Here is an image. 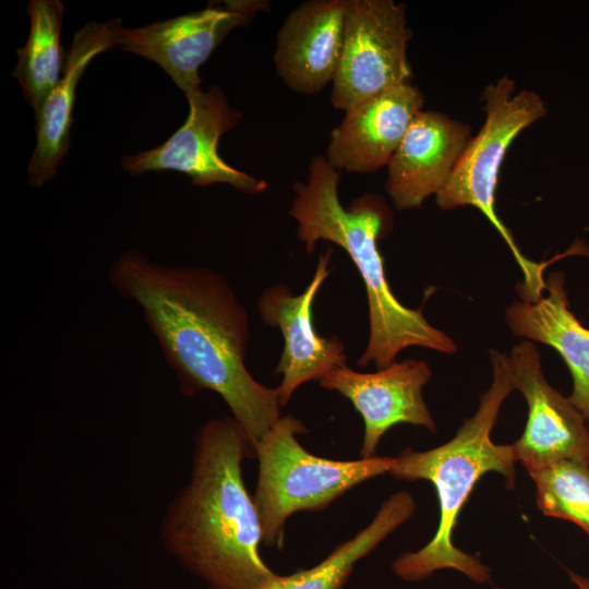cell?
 Wrapping results in <instances>:
<instances>
[{
    "mask_svg": "<svg viewBox=\"0 0 589 589\" xmlns=\"http://www.w3.org/2000/svg\"><path fill=\"white\" fill-rule=\"evenodd\" d=\"M515 91L516 84L508 75L484 88L481 96L484 123L467 143L452 177L435 200L444 211L472 206L484 215L505 240L522 272V281L517 286L521 299L536 301L543 294V271L551 261L536 263L528 260L495 211L498 173L508 147L522 130L546 115L539 94Z\"/></svg>",
    "mask_w": 589,
    "mask_h": 589,
    "instance_id": "cell-6",
    "label": "cell"
},
{
    "mask_svg": "<svg viewBox=\"0 0 589 589\" xmlns=\"http://www.w3.org/2000/svg\"><path fill=\"white\" fill-rule=\"evenodd\" d=\"M544 291L537 301L513 302L505 320L515 336L546 345L563 358L573 378L568 399L589 425V328L569 309L562 272L549 275Z\"/></svg>",
    "mask_w": 589,
    "mask_h": 589,
    "instance_id": "cell-17",
    "label": "cell"
},
{
    "mask_svg": "<svg viewBox=\"0 0 589 589\" xmlns=\"http://www.w3.org/2000/svg\"><path fill=\"white\" fill-rule=\"evenodd\" d=\"M513 389L528 405L525 431L513 444L528 472L567 460L589 464V425L580 411L544 377L541 356L529 340L515 345L508 356Z\"/></svg>",
    "mask_w": 589,
    "mask_h": 589,
    "instance_id": "cell-10",
    "label": "cell"
},
{
    "mask_svg": "<svg viewBox=\"0 0 589 589\" xmlns=\"http://www.w3.org/2000/svg\"><path fill=\"white\" fill-rule=\"evenodd\" d=\"M432 376L429 364L407 359L372 373H361L348 365L335 368L320 381L351 401L364 422L361 458L373 457L387 430L410 423L436 431V424L423 400L422 387Z\"/></svg>",
    "mask_w": 589,
    "mask_h": 589,
    "instance_id": "cell-12",
    "label": "cell"
},
{
    "mask_svg": "<svg viewBox=\"0 0 589 589\" xmlns=\"http://www.w3.org/2000/svg\"><path fill=\"white\" fill-rule=\"evenodd\" d=\"M528 473L539 509L577 525L589 537V464L567 459Z\"/></svg>",
    "mask_w": 589,
    "mask_h": 589,
    "instance_id": "cell-20",
    "label": "cell"
},
{
    "mask_svg": "<svg viewBox=\"0 0 589 589\" xmlns=\"http://www.w3.org/2000/svg\"><path fill=\"white\" fill-rule=\"evenodd\" d=\"M115 290L136 303L185 394L217 393L253 450L279 420L276 388L245 366L250 321L228 281L199 266H167L135 250L109 268Z\"/></svg>",
    "mask_w": 589,
    "mask_h": 589,
    "instance_id": "cell-1",
    "label": "cell"
},
{
    "mask_svg": "<svg viewBox=\"0 0 589 589\" xmlns=\"http://www.w3.org/2000/svg\"><path fill=\"white\" fill-rule=\"evenodd\" d=\"M423 104L422 92L411 83L359 103L332 130L326 160L349 173L374 172L387 166Z\"/></svg>",
    "mask_w": 589,
    "mask_h": 589,
    "instance_id": "cell-14",
    "label": "cell"
},
{
    "mask_svg": "<svg viewBox=\"0 0 589 589\" xmlns=\"http://www.w3.org/2000/svg\"><path fill=\"white\" fill-rule=\"evenodd\" d=\"M340 173L325 156H314L306 180L293 184L289 214L306 253H312L321 240L333 242L349 255L363 280L370 334L358 365L373 362L377 370L387 368L402 349L412 346L453 354L457 350L455 341L432 326L420 310L401 304L390 290L377 248V240L393 225L385 200L369 193L345 207L338 193Z\"/></svg>",
    "mask_w": 589,
    "mask_h": 589,
    "instance_id": "cell-3",
    "label": "cell"
},
{
    "mask_svg": "<svg viewBox=\"0 0 589 589\" xmlns=\"http://www.w3.org/2000/svg\"><path fill=\"white\" fill-rule=\"evenodd\" d=\"M490 357L493 380L480 397L476 413L464 421L447 443L425 452L405 449L395 457L389 470L396 479L430 481L440 505L438 527L431 541L418 551L401 554L393 563L395 574L405 580H422L441 569L457 570L479 585L491 579L488 565L453 542L458 515L484 473L498 472L505 478L507 489L515 486L517 457L513 444L498 445L491 440L501 406L513 390L508 356L491 349Z\"/></svg>",
    "mask_w": 589,
    "mask_h": 589,
    "instance_id": "cell-4",
    "label": "cell"
},
{
    "mask_svg": "<svg viewBox=\"0 0 589 589\" xmlns=\"http://www.w3.org/2000/svg\"><path fill=\"white\" fill-rule=\"evenodd\" d=\"M348 0H308L285 19L274 65L291 91L303 95L333 83L341 58Z\"/></svg>",
    "mask_w": 589,
    "mask_h": 589,
    "instance_id": "cell-15",
    "label": "cell"
},
{
    "mask_svg": "<svg viewBox=\"0 0 589 589\" xmlns=\"http://www.w3.org/2000/svg\"><path fill=\"white\" fill-rule=\"evenodd\" d=\"M254 453L233 418L200 431L191 482L171 513V549L214 589H262L276 575L260 555L262 529L242 478Z\"/></svg>",
    "mask_w": 589,
    "mask_h": 589,
    "instance_id": "cell-2",
    "label": "cell"
},
{
    "mask_svg": "<svg viewBox=\"0 0 589 589\" xmlns=\"http://www.w3.org/2000/svg\"><path fill=\"white\" fill-rule=\"evenodd\" d=\"M568 573H569L572 581L577 586L578 589H589V579L587 577L580 576L570 570Z\"/></svg>",
    "mask_w": 589,
    "mask_h": 589,
    "instance_id": "cell-21",
    "label": "cell"
},
{
    "mask_svg": "<svg viewBox=\"0 0 589 589\" xmlns=\"http://www.w3.org/2000/svg\"><path fill=\"white\" fill-rule=\"evenodd\" d=\"M120 19L88 22L73 36L62 76L36 117L37 142L29 159L28 183L40 188L56 173L70 147V129L76 87L88 63L99 53L118 45Z\"/></svg>",
    "mask_w": 589,
    "mask_h": 589,
    "instance_id": "cell-16",
    "label": "cell"
},
{
    "mask_svg": "<svg viewBox=\"0 0 589 589\" xmlns=\"http://www.w3.org/2000/svg\"><path fill=\"white\" fill-rule=\"evenodd\" d=\"M414 509V501L408 492L395 493L363 530L337 546L318 565L288 576L276 575L262 589H339L354 564L404 524Z\"/></svg>",
    "mask_w": 589,
    "mask_h": 589,
    "instance_id": "cell-18",
    "label": "cell"
},
{
    "mask_svg": "<svg viewBox=\"0 0 589 589\" xmlns=\"http://www.w3.org/2000/svg\"><path fill=\"white\" fill-rule=\"evenodd\" d=\"M410 38L404 3L348 0L342 52L332 83L334 108L346 112L370 97L411 83Z\"/></svg>",
    "mask_w": 589,
    "mask_h": 589,
    "instance_id": "cell-7",
    "label": "cell"
},
{
    "mask_svg": "<svg viewBox=\"0 0 589 589\" xmlns=\"http://www.w3.org/2000/svg\"><path fill=\"white\" fill-rule=\"evenodd\" d=\"M470 127L438 111H419L387 164L385 189L399 211L420 207L446 185L470 140Z\"/></svg>",
    "mask_w": 589,
    "mask_h": 589,
    "instance_id": "cell-13",
    "label": "cell"
},
{
    "mask_svg": "<svg viewBox=\"0 0 589 589\" xmlns=\"http://www.w3.org/2000/svg\"><path fill=\"white\" fill-rule=\"evenodd\" d=\"M269 9L266 0H225L163 22L119 31L122 50L156 62L189 97L201 91L199 70L226 36Z\"/></svg>",
    "mask_w": 589,
    "mask_h": 589,
    "instance_id": "cell-9",
    "label": "cell"
},
{
    "mask_svg": "<svg viewBox=\"0 0 589 589\" xmlns=\"http://www.w3.org/2000/svg\"><path fill=\"white\" fill-rule=\"evenodd\" d=\"M187 99L189 113L184 123L159 146L124 156L123 168L133 176L148 171L182 172L196 187L224 183L247 194L266 191L265 180L231 167L219 156L220 136L242 119V113L230 107L223 89L212 85Z\"/></svg>",
    "mask_w": 589,
    "mask_h": 589,
    "instance_id": "cell-8",
    "label": "cell"
},
{
    "mask_svg": "<svg viewBox=\"0 0 589 589\" xmlns=\"http://www.w3.org/2000/svg\"><path fill=\"white\" fill-rule=\"evenodd\" d=\"M333 250L320 255L312 280L300 294L294 296L285 285L265 289L257 299L262 321L277 327L284 348L275 373L281 375L276 387L280 407L288 404L296 389L309 382L320 381L335 368L347 365L345 346L337 338L316 333L312 306L324 280L329 276Z\"/></svg>",
    "mask_w": 589,
    "mask_h": 589,
    "instance_id": "cell-11",
    "label": "cell"
},
{
    "mask_svg": "<svg viewBox=\"0 0 589 589\" xmlns=\"http://www.w3.org/2000/svg\"><path fill=\"white\" fill-rule=\"evenodd\" d=\"M303 423L280 417L254 447L259 477L253 497L262 540L280 548L285 524L298 510H320L356 485L389 472L395 457L332 460L315 456L299 443Z\"/></svg>",
    "mask_w": 589,
    "mask_h": 589,
    "instance_id": "cell-5",
    "label": "cell"
},
{
    "mask_svg": "<svg viewBox=\"0 0 589 589\" xmlns=\"http://www.w3.org/2000/svg\"><path fill=\"white\" fill-rule=\"evenodd\" d=\"M63 3L59 0H32L28 38L17 48V64L12 75L19 81L35 115L59 83L65 63L60 34Z\"/></svg>",
    "mask_w": 589,
    "mask_h": 589,
    "instance_id": "cell-19",
    "label": "cell"
}]
</instances>
